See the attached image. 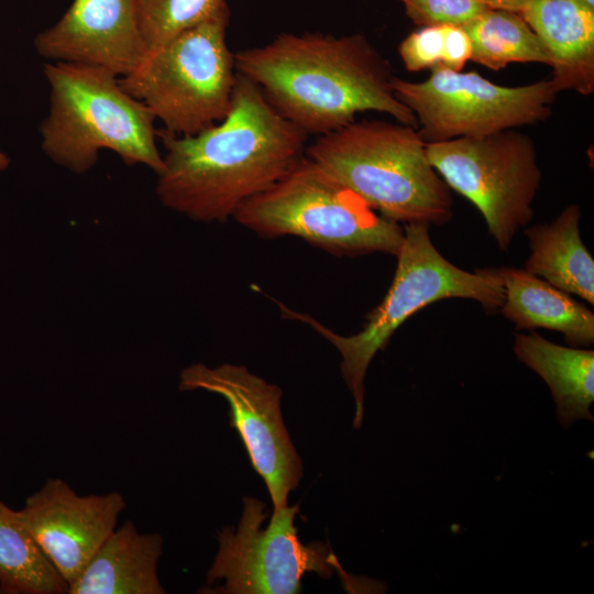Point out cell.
Returning a JSON list of instances; mask_svg holds the SVG:
<instances>
[{
	"mask_svg": "<svg viewBox=\"0 0 594 594\" xmlns=\"http://www.w3.org/2000/svg\"><path fill=\"white\" fill-rule=\"evenodd\" d=\"M308 136L238 73L230 110L221 121L193 135L157 130L165 148L157 197L190 219L224 221L306 156Z\"/></svg>",
	"mask_w": 594,
	"mask_h": 594,
	"instance_id": "6da1fadb",
	"label": "cell"
},
{
	"mask_svg": "<svg viewBox=\"0 0 594 594\" xmlns=\"http://www.w3.org/2000/svg\"><path fill=\"white\" fill-rule=\"evenodd\" d=\"M235 69L308 135H322L375 111L417 128L394 94L392 65L361 33L284 32L234 53Z\"/></svg>",
	"mask_w": 594,
	"mask_h": 594,
	"instance_id": "7a4b0ae2",
	"label": "cell"
},
{
	"mask_svg": "<svg viewBox=\"0 0 594 594\" xmlns=\"http://www.w3.org/2000/svg\"><path fill=\"white\" fill-rule=\"evenodd\" d=\"M306 155L389 220L442 226L452 218L451 189L415 127L354 120L316 136Z\"/></svg>",
	"mask_w": 594,
	"mask_h": 594,
	"instance_id": "3957f363",
	"label": "cell"
},
{
	"mask_svg": "<svg viewBox=\"0 0 594 594\" xmlns=\"http://www.w3.org/2000/svg\"><path fill=\"white\" fill-rule=\"evenodd\" d=\"M50 110L40 127L42 148L57 165L75 174L95 166L99 151L110 150L127 165L163 169L156 120L128 94L112 72L86 64H45Z\"/></svg>",
	"mask_w": 594,
	"mask_h": 594,
	"instance_id": "277c9868",
	"label": "cell"
},
{
	"mask_svg": "<svg viewBox=\"0 0 594 594\" xmlns=\"http://www.w3.org/2000/svg\"><path fill=\"white\" fill-rule=\"evenodd\" d=\"M393 282L382 302L367 316L363 329L340 336L307 314L280 305L283 316L306 322L341 354V374L355 403L353 427L360 429L364 413V380L375 354L384 350L394 332L415 312L448 298L479 301L488 312L498 311L504 288L496 268L464 271L448 261L433 245L429 226L405 224L404 241L396 255Z\"/></svg>",
	"mask_w": 594,
	"mask_h": 594,
	"instance_id": "5b68a950",
	"label": "cell"
},
{
	"mask_svg": "<svg viewBox=\"0 0 594 594\" xmlns=\"http://www.w3.org/2000/svg\"><path fill=\"white\" fill-rule=\"evenodd\" d=\"M263 238L294 235L331 254L396 256L404 229L373 210L307 155L233 215Z\"/></svg>",
	"mask_w": 594,
	"mask_h": 594,
	"instance_id": "8992f818",
	"label": "cell"
},
{
	"mask_svg": "<svg viewBox=\"0 0 594 594\" xmlns=\"http://www.w3.org/2000/svg\"><path fill=\"white\" fill-rule=\"evenodd\" d=\"M229 6L148 51L120 77L122 88L143 102L163 130L193 135L221 121L230 110L238 72L228 45Z\"/></svg>",
	"mask_w": 594,
	"mask_h": 594,
	"instance_id": "52a82bcc",
	"label": "cell"
},
{
	"mask_svg": "<svg viewBox=\"0 0 594 594\" xmlns=\"http://www.w3.org/2000/svg\"><path fill=\"white\" fill-rule=\"evenodd\" d=\"M422 81L399 77L393 90L417 120L426 143L460 138H482L505 130L531 125L552 114L557 98L552 81L502 86L477 72L437 67Z\"/></svg>",
	"mask_w": 594,
	"mask_h": 594,
	"instance_id": "ba28073f",
	"label": "cell"
},
{
	"mask_svg": "<svg viewBox=\"0 0 594 594\" xmlns=\"http://www.w3.org/2000/svg\"><path fill=\"white\" fill-rule=\"evenodd\" d=\"M427 154L449 188L479 209L498 248L507 251L518 230L531 221L541 183L532 139L510 129L427 143Z\"/></svg>",
	"mask_w": 594,
	"mask_h": 594,
	"instance_id": "9c48e42d",
	"label": "cell"
},
{
	"mask_svg": "<svg viewBox=\"0 0 594 594\" xmlns=\"http://www.w3.org/2000/svg\"><path fill=\"white\" fill-rule=\"evenodd\" d=\"M266 504L254 497L243 498L240 522L234 529L218 532L219 549L207 574V582L224 580L223 586L205 593L296 594L301 578L315 572L328 579L339 569L332 550L321 541L305 544L294 524L299 505L272 512L266 528Z\"/></svg>",
	"mask_w": 594,
	"mask_h": 594,
	"instance_id": "30bf717a",
	"label": "cell"
},
{
	"mask_svg": "<svg viewBox=\"0 0 594 594\" xmlns=\"http://www.w3.org/2000/svg\"><path fill=\"white\" fill-rule=\"evenodd\" d=\"M180 391L205 389L229 404L230 426L246 449L255 472L264 480L273 512L288 506L289 493L302 476L301 460L285 427L282 389L252 374L245 366L195 363L180 373Z\"/></svg>",
	"mask_w": 594,
	"mask_h": 594,
	"instance_id": "8fae6325",
	"label": "cell"
},
{
	"mask_svg": "<svg viewBox=\"0 0 594 594\" xmlns=\"http://www.w3.org/2000/svg\"><path fill=\"white\" fill-rule=\"evenodd\" d=\"M125 507L118 492L80 496L62 479H48L14 513L69 585L116 529Z\"/></svg>",
	"mask_w": 594,
	"mask_h": 594,
	"instance_id": "7c38bea8",
	"label": "cell"
},
{
	"mask_svg": "<svg viewBox=\"0 0 594 594\" xmlns=\"http://www.w3.org/2000/svg\"><path fill=\"white\" fill-rule=\"evenodd\" d=\"M34 45L50 61L98 66L118 77L131 74L148 52L138 0H73Z\"/></svg>",
	"mask_w": 594,
	"mask_h": 594,
	"instance_id": "4fadbf2b",
	"label": "cell"
},
{
	"mask_svg": "<svg viewBox=\"0 0 594 594\" xmlns=\"http://www.w3.org/2000/svg\"><path fill=\"white\" fill-rule=\"evenodd\" d=\"M519 13L550 58L559 92H594V7L582 0H531Z\"/></svg>",
	"mask_w": 594,
	"mask_h": 594,
	"instance_id": "5bb4252c",
	"label": "cell"
},
{
	"mask_svg": "<svg viewBox=\"0 0 594 594\" xmlns=\"http://www.w3.org/2000/svg\"><path fill=\"white\" fill-rule=\"evenodd\" d=\"M163 538L124 521L99 547L67 594H163L157 576Z\"/></svg>",
	"mask_w": 594,
	"mask_h": 594,
	"instance_id": "9a60e30c",
	"label": "cell"
},
{
	"mask_svg": "<svg viewBox=\"0 0 594 594\" xmlns=\"http://www.w3.org/2000/svg\"><path fill=\"white\" fill-rule=\"evenodd\" d=\"M496 272L504 288L499 311L516 330H554L574 348L594 343V315L570 294L526 270L499 267Z\"/></svg>",
	"mask_w": 594,
	"mask_h": 594,
	"instance_id": "2e32d148",
	"label": "cell"
},
{
	"mask_svg": "<svg viewBox=\"0 0 594 594\" xmlns=\"http://www.w3.org/2000/svg\"><path fill=\"white\" fill-rule=\"evenodd\" d=\"M514 353L549 386L559 424L568 428L576 420L593 421L594 351L563 346L539 333L515 334Z\"/></svg>",
	"mask_w": 594,
	"mask_h": 594,
	"instance_id": "e0dca14e",
	"label": "cell"
},
{
	"mask_svg": "<svg viewBox=\"0 0 594 594\" xmlns=\"http://www.w3.org/2000/svg\"><path fill=\"white\" fill-rule=\"evenodd\" d=\"M581 209L569 205L550 223L525 229L531 251L525 270L594 305V260L580 233Z\"/></svg>",
	"mask_w": 594,
	"mask_h": 594,
	"instance_id": "ac0fdd59",
	"label": "cell"
},
{
	"mask_svg": "<svg viewBox=\"0 0 594 594\" xmlns=\"http://www.w3.org/2000/svg\"><path fill=\"white\" fill-rule=\"evenodd\" d=\"M462 28L471 41L470 61L488 69L512 63L551 65L544 45L519 12L488 9Z\"/></svg>",
	"mask_w": 594,
	"mask_h": 594,
	"instance_id": "d6986e66",
	"label": "cell"
},
{
	"mask_svg": "<svg viewBox=\"0 0 594 594\" xmlns=\"http://www.w3.org/2000/svg\"><path fill=\"white\" fill-rule=\"evenodd\" d=\"M68 585L44 556L13 509L0 499V592L63 594Z\"/></svg>",
	"mask_w": 594,
	"mask_h": 594,
	"instance_id": "ffe728a7",
	"label": "cell"
},
{
	"mask_svg": "<svg viewBox=\"0 0 594 594\" xmlns=\"http://www.w3.org/2000/svg\"><path fill=\"white\" fill-rule=\"evenodd\" d=\"M142 34L152 51L228 7V0H138Z\"/></svg>",
	"mask_w": 594,
	"mask_h": 594,
	"instance_id": "44dd1931",
	"label": "cell"
},
{
	"mask_svg": "<svg viewBox=\"0 0 594 594\" xmlns=\"http://www.w3.org/2000/svg\"><path fill=\"white\" fill-rule=\"evenodd\" d=\"M409 20L418 26H464L491 9L479 0H396Z\"/></svg>",
	"mask_w": 594,
	"mask_h": 594,
	"instance_id": "7402d4cb",
	"label": "cell"
},
{
	"mask_svg": "<svg viewBox=\"0 0 594 594\" xmlns=\"http://www.w3.org/2000/svg\"><path fill=\"white\" fill-rule=\"evenodd\" d=\"M447 25L419 26L398 45V55L408 72L443 67Z\"/></svg>",
	"mask_w": 594,
	"mask_h": 594,
	"instance_id": "603a6c76",
	"label": "cell"
},
{
	"mask_svg": "<svg viewBox=\"0 0 594 594\" xmlns=\"http://www.w3.org/2000/svg\"><path fill=\"white\" fill-rule=\"evenodd\" d=\"M471 41L462 26L447 25L443 67L462 70L471 58Z\"/></svg>",
	"mask_w": 594,
	"mask_h": 594,
	"instance_id": "cb8c5ba5",
	"label": "cell"
},
{
	"mask_svg": "<svg viewBox=\"0 0 594 594\" xmlns=\"http://www.w3.org/2000/svg\"><path fill=\"white\" fill-rule=\"evenodd\" d=\"M491 9L519 12L531 0H479Z\"/></svg>",
	"mask_w": 594,
	"mask_h": 594,
	"instance_id": "d4e9b609",
	"label": "cell"
},
{
	"mask_svg": "<svg viewBox=\"0 0 594 594\" xmlns=\"http://www.w3.org/2000/svg\"><path fill=\"white\" fill-rule=\"evenodd\" d=\"M8 165H9V160H8V157L6 156V154H3L2 152H0V169L7 168Z\"/></svg>",
	"mask_w": 594,
	"mask_h": 594,
	"instance_id": "484cf974",
	"label": "cell"
},
{
	"mask_svg": "<svg viewBox=\"0 0 594 594\" xmlns=\"http://www.w3.org/2000/svg\"><path fill=\"white\" fill-rule=\"evenodd\" d=\"M582 1H584V2H586L587 4L594 7V0H582Z\"/></svg>",
	"mask_w": 594,
	"mask_h": 594,
	"instance_id": "4316f807",
	"label": "cell"
}]
</instances>
